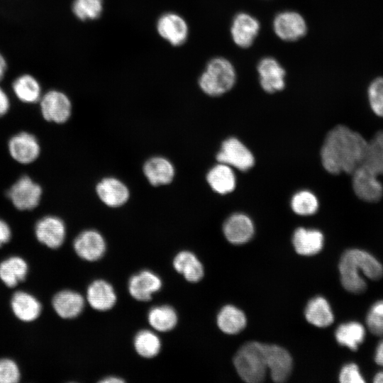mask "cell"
<instances>
[{"mask_svg": "<svg viewBox=\"0 0 383 383\" xmlns=\"http://www.w3.org/2000/svg\"><path fill=\"white\" fill-rule=\"evenodd\" d=\"M367 144L359 133L337 126L328 133L322 145V165L331 174L353 173L362 164Z\"/></svg>", "mask_w": 383, "mask_h": 383, "instance_id": "6da1fadb", "label": "cell"}, {"mask_svg": "<svg viewBox=\"0 0 383 383\" xmlns=\"http://www.w3.org/2000/svg\"><path fill=\"white\" fill-rule=\"evenodd\" d=\"M339 271L343 287L355 294L362 293L367 288L360 271L371 279H379L383 275L381 263L369 252L359 249H350L343 254Z\"/></svg>", "mask_w": 383, "mask_h": 383, "instance_id": "7a4b0ae2", "label": "cell"}, {"mask_svg": "<svg viewBox=\"0 0 383 383\" xmlns=\"http://www.w3.org/2000/svg\"><path fill=\"white\" fill-rule=\"evenodd\" d=\"M233 363L240 378L245 382L257 383L265 377L264 344L249 342L242 345L235 353Z\"/></svg>", "mask_w": 383, "mask_h": 383, "instance_id": "3957f363", "label": "cell"}, {"mask_svg": "<svg viewBox=\"0 0 383 383\" xmlns=\"http://www.w3.org/2000/svg\"><path fill=\"white\" fill-rule=\"evenodd\" d=\"M235 78L233 65L225 58L216 57L207 64L199 77V84L205 94L217 96L229 91L233 87Z\"/></svg>", "mask_w": 383, "mask_h": 383, "instance_id": "277c9868", "label": "cell"}, {"mask_svg": "<svg viewBox=\"0 0 383 383\" xmlns=\"http://www.w3.org/2000/svg\"><path fill=\"white\" fill-rule=\"evenodd\" d=\"M43 189L28 175L19 177L7 191L6 195L13 206L19 211H30L40 204Z\"/></svg>", "mask_w": 383, "mask_h": 383, "instance_id": "5b68a950", "label": "cell"}, {"mask_svg": "<svg viewBox=\"0 0 383 383\" xmlns=\"http://www.w3.org/2000/svg\"><path fill=\"white\" fill-rule=\"evenodd\" d=\"M40 112L43 118L55 123H65L72 113L69 97L58 90H50L40 99Z\"/></svg>", "mask_w": 383, "mask_h": 383, "instance_id": "8992f818", "label": "cell"}, {"mask_svg": "<svg viewBox=\"0 0 383 383\" xmlns=\"http://www.w3.org/2000/svg\"><path fill=\"white\" fill-rule=\"evenodd\" d=\"M8 150L16 162L28 165L39 157L40 145L33 134L21 131L11 137L8 142Z\"/></svg>", "mask_w": 383, "mask_h": 383, "instance_id": "52a82bcc", "label": "cell"}, {"mask_svg": "<svg viewBox=\"0 0 383 383\" xmlns=\"http://www.w3.org/2000/svg\"><path fill=\"white\" fill-rule=\"evenodd\" d=\"M353 174V187L356 195L363 201L375 202L383 195V186L375 173L363 165Z\"/></svg>", "mask_w": 383, "mask_h": 383, "instance_id": "ba28073f", "label": "cell"}, {"mask_svg": "<svg viewBox=\"0 0 383 383\" xmlns=\"http://www.w3.org/2000/svg\"><path fill=\"white\" fill-rule=\"evenodd\" d=\"M216 159L221 163L241 171L251 168L255 162L251 152L235 138H230L223 141Z\"/></svg>", "mask_w": 383, "mask_h": 383, "instance_id": "9c48e42d", "label": "cell"}, {"mask_svg": "<svg viewBox=\"0 0 383 383\" xmlns=\"http://www.w3.org/2000/svg\"><path fill=\"white\" fill-rule=\"evenodd\" d=\"M34 231L37 240L52 249L60 248L66 236V227L63 221L51 215L40 218L35 223Z\"/></svg>", "mask_w": 383, "mask_h": 383, "instance_id": "30bf717a", "label": "cell"}, {"mask_svg": "<svg viewBox=\"0 0 383 383\" xmlns=\"http://www.w3.org/2000/svg\"><path fill=\"white\" fill-rule=\"evenodd\" d=\"M264 353L272 379L276 382L286 381L292 370V359L288 351L276 345L264 344Z\"/></svg>", "mask_w": 383, "mask_h": 383, "instance_id": "8fae6325", "label": "cell"}, {"mask_svg": "<svg viewBox=\"0 0 383 383\" xmlns=\"http://www.w3.org/2000/svg\"><path fill=\"white\" fill-rule=\"evenodd\" d=\"M159 35L174 46L183 44L188 36V26L185 20L175 13L162 14L157 22Z\"/></svg>", "mask_w": 383, "mask_h": 383, "instance_id": "7c38bea8", "label": "cell"}, {"mask_svg": "<svg viewBox=\"0 0 383 383\" xmlns=\"http://www.w3.org/2000/svg\"><path fill=\"white\" fill-rule=\"evenodd\" d=\"M273 28L277 35L286 41H294L301 38L307 30L304 18L294 11H284L277 15L274 19Z\"/></svg>", "mask_w": 383, "mask_h": 383, "instance_id": "4fadbf2b", "label": "cell"}, {"mask_svg": "<svg viewBox=\"0 0 383 383\" xmlns=\"http://www.w3.org/2000/svg\"><path fill=\"white\" fill-rule=\"evenodd\" d=\"M74 249L77 255L87 261L100 259L106 251L103 236L95 230H87L79 233L74 240Z\"/></svg>", "mask_w": 383, "mask_h": 383, "instance_id": "5bb4252c", "label": "cell"}, {"mask_svg": "<svg viewBox=\"0 0 383 383\" xmlns=\"http://www.w3.org/2000/svg\"><path fill=\"white\" fill-rule=\"evenodd\" d=\"M161 287L160 278L150 270H143L133 275L128 282L130 294L140 301L150 300L152 294L158 292Z\"/></svg>", "mask_w": 383, "mask_h": 383, "instance_id": "9a60e30c", "label": "cell"}, {"mask_svg": "<svg viewBox=\"0 0 383 383\" xmlns=\"http://www.w3.org/2000/svg\"><path fill=\"white\" fill-rule=\"evenodd\" d=\"M257 71L260 84L265 91L273 93L284 89L285 70L275 59H262L258 64Z\"/></svg>", "mask_w": 383, "mask_h": 383, "instance_id": "2e32d148", "label": "cell"}, {"mask_svg": "<svg viewBox=\"0 0 383 383\" xmlns=\"http://www.w3.org/2000/svg\"><path fill=\"white\" fill-rule=\"evenodd\" d=\"M259 30L258 21L245 13H240L235 16L231 29L233 41L241 48L250 46Z\"/></svg>", "mask_w": 383, "mask_h": 383, "instance_id": "e0dca14e", "label": "cell"}, {"mask_svg": "<svg viewBox=\"0 0 383 383\" xmlns=\"http://www.w3.org/2000/svg\"><path fill=\"white\" fill-rule=\"evenodd\" d=\"M223 231L226 239L235 245L249 241L254 234L251 219L243 213L231 215L223 224Z\"/></svg>", "mask_w": 383, "mask_h": 383, "instance_id": "ac0fdd59", "label": "cell"}, {"mask_svg": "<svg viewBox=\"0 0 383 383\" xmlns=\"http://www.w3.org/2000/svg\"><path fill=\"white\" fill-rule=\"evenodd\" d=\"M96 190L101 201L111 207H118L124 204L130 195L126 185L114 177L101 179L97 184Z\"/></svg>", "mask_w": 383, "mask_h": 383, "instance_id": "d6986e66", "label": "cell"}, {"mask_svg": "<svg viewBox=\"0 0 383 383\" xmlns=\"http://www.w3.org/2000/svg\"><path fill=\"white\" fill-rule=\"evenodd\" d=\"M52 305L55 311L61 318H73L82 311L84 307V299L77 292L62 290L53 296Z\"/></svg>", "mask_w": 383, "mask_h": 383, "instance_id": "ffe728a7", "label": "cell"}, {"mask_svg": "<svg viewBox=\"0 0 383 383\" xmlns=\"http://www.w3.org/2000/svg\"><path fill=\"white\" fill-rule=\"evenodd\" d=\"M13 314L23 322H31L40 315L42 306L33 295L23 291L15 292L11 299Z\"/></svg>", "mask_w": 383, "mask_h": 383, "instance_id": "44dd1931", "label": "cell"}, {"mask_svg": "<svg viewBox=\"0 0 383 383\" xmlns=\"http://www.w3.org/2000/svg\"><path fill=\"white\" fill-rule=\"evenodd\" d=\"M87 300L89 305L97 311H107L116 301V295L113 287L105 280L94 281L87 288Z\"/></svg>", "mask_w": 383, "mask_h": 383, "instance_id": "7402d4cb", "label": "cell"}, {"mask_svg": "<svg viewBox=\"0 0 383 383\" xmlns=\"http://www.w3.org/2000/svg\"><path fill=\"white\" fill-rule=\"evenodd\" d=\"M143 172L152 185L159 186L170 183L175 171L173 165L167 159L154 157L145 162Z\"/></svg>", "mask_w": 383, "mask_h": 383, "instance_id": "603a6c76", "label": "cell"}, {"mask_svg": "<svg viewBox=\"0 0 383 383\" xmlns=\"http://www.w3.org/2000/svg\"><path fill=\"white\" fill-rule=\"evenodd\" d=\"M292 243L299 255H313L322 249L323 235L317 230L299 228L294 231Z\"/></svg>", "mask_w": 383, "mask_h": 383, "instance_id": "cb8c5ba5", "label": "cell"}, {"mask_svg": "<svg viewBox=\"0 0 383 383\" xmlns=\"http://www.w3.org/2000/svg\"><path fill=\"white\" fill-rule=\"evenodd\" d=\"M28 272V263L21 257L11 256L0 262V279L8 287L24 281Z\"/></svg>", "mask_w": 383, "mask_h": 383, "instance_id": "d4e9b609", "label": "cell"}, {"mask_svg": "<svg viewBox=\"0 0 383 383\" xmlns=\"http://www.w3.org/2000/svg\"><path fill=\"white\" fill-rule=\"evenodd\" d=\"M206 179L212 189L221 194L232 192L235 186V177L232 169L221 162L210 170Z\"/></svg>", "mask_w": 383, "mask_h": 383, "instance_id": "484cf974", "label": "cell"}, {"mask_svg": "<svg viewBox=\"0 0 383 383\" xmlns=\"http://www.w3.org/2000/svg\"><path fill=\"white\" fill-rule=\"evenodd\" d=\"M174 268L190 282H197L204 276V267L194 254L189 251L179 252L173 260Z\"/></svg>", "mask_w": 383, "mask_h": 383, "instance_id": "4316f807", "label": "cell"}, {"mask_svg": "<svg viewBox=\"0 0 383 383\" xmlns=\"http://www.w3.org/2000/svg\"><path fill=\"white\" fill-rule=\"evenodd\" d=\"M12 89L18 99L25 104L36 103L42 96L39 82L28 74L18 77L12 84Z\"/></svg>", "mask_w": 383, "mask_h": 383, "instance_id": "83f0119b", "label": "cell"}, {"mask_svg": "<svg viewBox=\"0 0 383 383\" xmlns=\"http://www.w3.org/2000/svg\"><path fill=\"white\" fill-rule=\"evenodd\" d=\"M305 317L310 323L317 327L328 326L334 319L328 302L322 296H316L309 301L305 309Z\"/></svg>", "mask_w": 383, "mask_h": 383, "instance_id": "f1b7e54d", "label": "cell"}, {"mask_svg": "<svg viewBox=\"0 0 383 383\" xmlns=\"http://www.w3.org/2000/svg\"><path fill=\"white\" fill-rule=\"evenodd\" d=\"M217 324L223 333L236 334L246 325L245 315L239 309L232 305H226L218 313Z\"/></svg>", "mask_w": 383, "mask_h": 383, "instance_id": "f546056e", "label": "cell"}, {"mask_svg": "<svg viewBox=\"0 0 383 383\" xmlns=\"http://www.w3.org/2000/svg\"><path fill=\"white\" fill-rule=\"evenodd\" d=\"M377 175H383V131L367 142L362 164Z\"/></svg>", "mask_w": 383, "mask_h": 383, "instance_id": "4dcf8cb0", "label": "cell"}, {"mask_svg": "<svg viewBox=\"0 0 383 383\" xmlns=\"http://www.w3.org/2000/svg\"><path fill=\"white\" fill-rule=\"evenodd\" d=\"M335 338L338 343L356 350L365 338V331L360 323L352 321L340 325L335 331Z\"/></svg>", "mask_w": 383, "mask_h": 383, "instance_id": "1f68e13d", "label": "cell"}, {"mask_svg": "<svg viewBox=\"0 0 383 383\" xmlns=\"http://www.w3.org/2000/svg\"><path fill=\"white\" fill-rule=\"evenodd\" d=\"M148 318L150 325L160 332L172 330L177 323L176 311L167 305L152 308L148 313Z\"/></svg>", "mask_w": 383, "mask_h": 383, "instance_id": "d6a6232c", "label": "cell"}, {"mask_svg": "<svg viewBox=\"0 0 383 383\" xmlns=\"http://www.w3.org/2000/svg\"><path fill=\"white\" fill-rule=\"evenodd\" d=\"M136 352L145 358L153 357L160 350L161 343L158 336L148 330L139 331L134 339Z\"/></svg>", "mask_w": 383, "mask_h": 383, "instance_id": "836d02e7", "label": "cell"}, {"mask_svg": "<svg viewBox=\"0 0 383 383\" xmlns=\"http://www.w3.org/2000/svg\"><path fill=\"white\" fill-rule=\"evenodd\" d=\"M72 11L74 16L82 20L98 18L103 10V0H74Z\"/></svg>", "mask_w": 383, "mask_h": 383, "instance_id": "e575fe53", "label": "cell"}, {"mask_svg": "<svg viewBox=\"0 0 383 383\" xmlns=\"http://www.w3.org/2000/svg\"><path fill=\"white\" fill-rule=\"evenodd\" d=\"M291 206L293 211L301 216H309L316 212L318 201L316 196L309 191H301L294 195Z\"/></svg>", "mask_w": 383, "mask_h": 383, "instance_id": "d590c367", "label": "cell"}, {"mask_svg": "<svg viewBox=\"0 0 383 383\" xmlns=\"http://www.w3.org/2000/svg\"><path fill=\"white\" fill-rule=\"evenodd\" d=\"M368 99L373 112L383 117V77L374 79L368 87Z\"/></svg>", "mask_w": 383, "mask_h": 383, "instance_id": "8d00e7d4", "label": "cell"}, {"mask_svg": "<svg viewBox=\"0 0 383 383\" xmlns=\"http://www.w3.org/2000/svg\"><path fill=\"white\" fill-rule=\"evenodd\" d=\"M366 323L373 334L383 335V300L372 306L367 315Z\"/></svg>", "mask_w": 383, "mask_h": 383, "instance_id": "74e56055", "label": "cell"}, {"mask_svg": "<svg viewBox=\"0 0 383 383\" xmlns=\"http://www.w3.org/2000/svg\"><path fill=\"white\" fill-rule=\"evenodd\" d=\"M20 370L15 361L0 359V383H16L20 380Z\"/></svg>", "mask_w": 383, "mask_h": 383, "instance_id": "f35d334b", "label": "cell"}, {"mask_svg": "<svg viewBox=\"0 0 383 383\" xmlns=\"http://www.w3.org/2000/svg\"><path fill=\"white\" fill-rule=\"evenodd\" d=\"M339 381L342 383H364L358 366L354 363L345 365L341 369Z\"/></svg>", "mask_w": 383, "mask_h": 383, "instance_id": "ab89813d", "label": "cell"}, {"mask_svg": "<svg viewBox=\"0 0 383 383\" xmlns=\"http://www.w3.org/2000/svg\"><path fill=\"white\" fill-rule=\"evenodd\" d=\"M11 235L10 226L4 220L0 218V248L10 241Z\"/></svg>", "mask_w": 383, "mask_h": 383, "instance_id": "60d3db41", "label": "cell"}, {"mask_svg": "<svg viewBox=\"0 0 383 383\" xmlns=\"http://www.w3.org/2000/svg\"><path fill=\"white\" fill-rule=\"evenodd\" d=\"M10 109V100L7 94L0 87V117L7 113Z\"/></svg>", "mask_w": 383, "mask_h": 383, "instance_id": "b9f144b4", "label": "cell"}, {"mask_svg": "<svg viewBox=\"0 0 383 383\" xmlns=\"http://www.w3.org/2000/svg\"><path fill=\"white\" fill-rule=\"evenodd\" d=\"M374 360L378 365H383V340L377 347Z\"/></svg>", "mask_w": 383, "mask_h": 383, "instance_id": "7bdbcfd3", "label": "cell"}, {"mask_svg": "<svg viewBox=\"0 0 383 383\" xmlns=\"http://www.w3.org/2000/svg\"><path fill=\"white\" fill-rule=\"evenodd\" d=\"M6 71V62L3 55L0 53V81L4 77Z\"/></svg>", "mask_w": 383, "mask_h": 383, "instance_id": "ee69618b", "label": "cell"}, {"mask_svg": "<svg viewBox=\"0 0 383 383\" xmlns=\"http://www.w3.org/2000/svg\"><path fill=\"white\" fill-rule=\"evenodd\" d=\"M123 382L124 379L117 377H108L101 380V382L102 383H121Z\"/></svg>", "mask_w": 383, "mask_h": 383, "instance_id": "f6af8a7d", "label": "cell"}, {"mask_svg": "<svg viewBox=\"0 0 383 383\" xmlns=\"http://www.w3.org/2000/svg\"><path fill=\"white\" fill-rule=\"evenodd\" d=\"M374 382L383 383V372H378L374 377Z\"/></svg>", "mask_w": 383, "mask_h": 383, "instance_id": "bcb514c9", "label": "cell"}]
</instances>
